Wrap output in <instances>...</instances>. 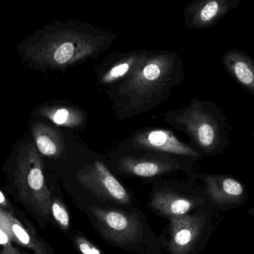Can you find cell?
<instances>
[{
  "label": "cell",
  "instance_id": "obj_3",
  "mask_svg": "<svg viewBox=\"0 0 254 254\" xmlns=\"http://www.w3.org/2000/svg\"><path fill=\"white\" fill-rule=\"evenodd\" d=\"M44 161L32 137L24 136L12 147L3 171L14 199L46 230L50 222L52 194L45 179Z\"/></svg>",
  "mask_w": 254,
  "mask_h": 254
},
{
  "label": "cell",
  "instance_id": "obj_4",
  "mask_svg": "<svg viewBox=\"0 0 254 254\" xmlns=\"http://www.w3.org/2000/svg\"><path fill=\"white\" fill-rule=\"evenodd\" d=\"M173 122L204 155L221 153L229 143L226 116L210 101L194 99L173 116Z\"/></svg>",
  "mask_w": 254,
  "mask_h": 254
},
{
  "label": "cell",
  "instance_id": "obj_15",
  "mask_svg": "<svg viewBox=\"0 0 254 254\" xmlns=\"http://www.w3.org/2000/svg\"><path fill=\"white\" fill-rule=\"evenodd\" d=\"M178 167L177 164L171 162L135 158H122L119 164L121 171L131 176L145 178L164 174Z\"/></svg>",
  "mask_w": 254,
  "mask_h": 254
},
{
  "label": "cell",
  "instance_id": "obj_17",
  "mask_svg": "<svg viewBox=\"0 0 254 254\" xmlns=\"http://www.w3.org/2000/svg\"><path fill=\"white\" fill-rule=\"evenodd\" d=\"M51 216L63 231H68L70 225V218L65 204L58 197H52Z\"/></svg>",
  "mask_w": 254,
  "mask_h": 254
},
{
  "label": "cell",
  "instance_id": "obj_9",
  "mask_svg": "<svg viewBox=\"0 0 254 254\" xmlns=\"http://www.w3.org/2000/svg\"><path fill=\"white\" fill-rule=\"evenodd\" d=\"M240 4V0H195L186 10V24L193 29L213 26Z\"/></svg>",
  "mask_w": 254,
  "mask_h": 254
},
{
  "label": "cell",
  "instance_id": "obj_13",
  "mask_svg": "<svg viewBox=\"0 0 254 254\" xmlns=\"http://www.w3.org/2000/svg\"><path fill=\"white\" fill-rule=\"evenodd\" d=\"M31 137L41 155L58 158L65 151V138L62 133L44 122H31Z\"/></svg>",
  "mask_w": 254,
  "mask_h": 254
},
{
  "label": "cell",
  "instance_id": "obj_14",
  "mask_svg": "<svg viewBox=\"0 0 254 254\" xmlns=\"http://www.w3.org/2000/svg\"><path fill=\"white\" fill-rule=\"evenodd\" d=\"M36 117L46 118L58 126L77 128L86 122V115L81 109L67 104H43L33 110Z\"/></svg>",
  "mask_w": 254,
  "mask_h": 254
},
{
  "label": "cell",
  "instance_id": "obj_12",
  "mask_svg": "<svg viewBox=\"0 0 254 254\" xmlns=\"http://www.w3.org/2000/svg\"><path fill=\"white\" fill-rule=\"evenodd\" d=\"M204 205H205L204 198L183 196L170 190L155 192L151 201L152 208L170 217L190 213L191 210Z\"/></svg>",
  "mask_w": 254,
  "mask_h": 254
},
{
  "label": "cell",
  "instance_id": "obj_18",
  "mask_svg": "<svg viewBox=\"0 0 254 254\" xmlns=\"http://www.w3.org/2000/svg\"><path fill=\"white\" fill-rule=\"evenodd\" d=\"M75 242L77 248L83 254H101L98 249L83 237H77Z\"/></svg>",
  "mask_w": 254,
  "mask_h": 254
},
{
  "label": "cell",
  "instance_id": "obj_16",
  "mask_svg": "<svg viewBox=\"0 0 254 254\" xmlns=\"http://www.w3.org/2000/svg\"><path fill=\"white\" fill-rule=\"evenodd\" d=\"M146 55V53H133L122 58L101 74V83L110 85L121 80L123 81L135 71L143 62Z\"/></svg>",
  "mask_w": 254,
  "mask_h": 254
},
{
  "label": "cell",
  "instance_id": "obj_11",
  "mask_svg": "<svg viewBox=\"0 0 254 254\" xmlns=\"http://www.w3.org/2000/svg\"><path fill=\"white\" fill-rule=\"evenodd\" d=\"M222 61L229 75L254 96V61L250 55L240 49H230L223 54Z\"/></svg>",
  "mask_w": 254,
  "mask_h": 254
},
{
  "label": "cell",
  "instance_id": "obj_21",
  "mask_svg": "<svg viewBox=\"0 0 254 254\" xmlns=\"http://www.w3.org/2000/svg\"></svg>",
  "mask_w": 254,
  "mask_h": 254
},
{
  "label": "cell",
  "instance_id": "obj_8",
  "mask_svg": "<svg viewBox=\"0 0 254 254\" xmlns=\"http://www.w3.org/2000/svg\"><path fill=\"white\" fill-rule=\"evenodd\" d=\"M82 186L96 196L119 204H128L130 196L123 185L101 161H95L77 176Z\"/></svg>",
  "mask_w": 254,
  "mask_h": 254
},
{
  "label": "cell",
  "instance_id": "obj_5",
  "mask_svg": "<svg viewBox=\"0 0 254 254\" xmlns=\"http://www.w3.org/2000/svg\"><path fill=\"white\" fill-rule=\"evenodd\" d=\"M213 204L195 213L171 216L168 247L171 254H196L207 244L222 219Z\"/></svg>",
  "mask_w": 254,
  "mask_h": 254
},
{
  "label": "cell",
  "instance_id": "obj_7",
  "mask_svg": "<svg viewBox=\"0 0 254 254\" xmlns=\"http://www.w3.org/2000/svg\"><path fill=\"white\" fill-rule=\"evenodd\" d=\"M203 182L209 200L217 210L228 211L239 208L249 200L247 188L233 176L204 174Z\"/></svg>",
  "mask_w": 254,
  "mask_h": 254
},
{
  "label": "cell",
  "instance_id": "obj_19",
  "mask_svg": "<svg viewBox=\"0 0 254 254\" xmlns=\"http://www.w3.org/2000/svg\"><path fill=\"white\" fill-rule=\"evenodd\" d=\"M0 209L7 212V213H11L15 216H22L23 215L21 213L18 209H16L10 201L7 199L2 191L0 190Z\"/></svg>",
  "mask_w": 254,
  "mask_h": 254
},
{
  "label": "cell",
  "instance_id": "obj_10",
  "mask_svg": "<svg viewBox=\"0 0 254 254\" xmlns=\"http://www.w3.org/2000/svg\"><path fill=\"white\" fill-rule=\"evenodd\" d=\"M133 143L136 147L146 150L168 152L194 158L201 157L200 153L179 140L168 130L156 128L141 131L134 136Z\"/></svg>",
  "mask_w": 254,
  "mask_h": 254
},
{
  "label": "cell",
  "instance_id": "obj_6",
  "mask_svg": "<svg viewBox=\"0 0 254 254\" xmlns=\"http://www.w3.org/2000/svg\"><path fill=\"white\" fill-rule=\"evenodd\" d=\"M103 237L110 243L125 246L137 243L143 236L140 221L122 210L92 207L89 208Z\"/></svg>",
  "mask_w": 254,
  "mask_h": 254
},
{
  "label": "cell",
  "instance_id": "obj_20",
  "mask_svg": "<svg viewBox=\"0 0 254 254\" xmlns=\"http://www.w3.org/2000/svg\"><path fill=\"white\" fill-rule=\"evenodd\" d=\"M248 214L250 215V216H253L254 217V207H251L247 211Z\"/></svg>",
  "mask_w": 254,
  "mask_h": 254
},
{
  "label": "cell",
  "instance_id": "obj_2",
  "mask_svg": "<svg viewBox=\"0 0 254 254\" xmlns=\"http://www.w3.org/2000/svg\"><path fill=\"white\" fill-rule=\"evenodd\" d=\"M181 75V61L174 54H146L135 71L118 88V115L128 118L152 110L168 97Z\"/></svg>",
  "mask_w": 254,
  "mask_h": 254
},
{
  "label": "cell",
  "instance_id": "obj_1",
  "mask_svg": "<svg viewBox=\"0 0 254 254\" xmlns=\"http://www.w3.org/2000/svg\"><path fill=\"white\" fill-rule=\"evenodd\" d=\"M104 39L77 33L71 24L52 22L22 40L17 52L37 71L64 70L103 50Z\"/></svg>",
  "mask_w": 254,
  "mask_h": 254
}]
</instances>
